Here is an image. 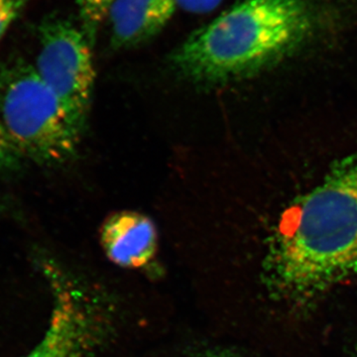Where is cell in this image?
I'll return each instance as SVG.
<instances>
[{"instance_id":"obj_12","label":"cell","mask_w":357,"mask_h":357,"mask_svg":"<svg viewBox=\"0 0 357 357\" xmlns=\"http://www.w3.org/2000/svg\"><path fill=\"white\" fill-rule=\"evenodd\" d=\"M206 357H238L236 356H231V354H213V356H208Z\"/></svg>"},{"instance_id":"obj_11","label":"cell","mask_w":357,"mask_h":357,"mask_svg":"<svg viewBox=\"0 0 357 357\" xmlns=\"http://www.w3.org/2000/svg\"><path fill=\"white\" fill-rule=\"evenodd\" d=\"M178 8L194 14L210 13L215 10L222 0H175Z\"/></svg>"},{"instance_id":"obj_5","label":"cell","mask_w":357,"mask_h":357,"mask_svg":"<svg viewBox=\"0 0 357 357\" xmlns=\"http://www.w3.org/2000/svg\"><path fill=\"white\" fill-rule=\"evenodd\" d=\"M39 34L35 69L84 130L96 76L91 41L83 29L64 18L45 20Z\"/></svg>"},{"instance_id":"obj_3","label":"cell","mask_w":357,"mask_h":357,"mask_svg":"<svg viewBox=\"0 0 357 357\" xmlns=\"http://www.w3.org/2000/svg\"><path fill=\"white\" fill-rule=\"evenodd\" d=\"M0 121L21 154L37 163L63 165L76 157L83 129L34 66L0 68Z\"/></svg>"},{"instance_id":"obj_6","label":"cell","mask_w":357,"mask_h":357,"mask_svg":"<svg viewBox=\"0 0 357 357\" xmlns=\"http://www.w3.org/2000/svg\"><path fill=\"white\" fill-rule=\"evenodd\" d=\"M105 255L114 264L129 269L147 265L157 250L153 222L136 211H121L105 220L100 231Z\"/></svg>"},{"instance_id":"obj_1","label":"cell","mask_w":357,"mask_h":357,"mask_svg":"<svg viewBox=\"0 0 357 357\" xmlns=\"http://www.w3.org/2000/svg\"><path fill=\"white\" fill-rule=\"evenodd\" d=\"M357 278V159L335 169L282 218L264 262L276 299L309 304Z\"/></svg>"},{"instance_id":"obj_7","label":"cell","mask_w":357,"mask_h":357,"mask_svg":"<svg viewBox=\"0 0 357 357\" xmlns=\"http://www.w3.org/2000/svg\"><path fill=\"white\" fill-rule=\"evenodd\" d=\"M178 8L175 0H116L107 20L114 48H132L158 35Z\"/></svg>"},{"instance_id":"obj_13","label":"cell","mask_w":357,"mask_h":357,"mask_svg":"<svg viewBox=\"0 0 357 357\" xmlns=\"http://www.w3.org/2000/svg\"><path fill=\"white\" fill-rule=\"evenodd\" d=\"M356 357H357V354H356Z\"/></svg>"},{"instance_id":"obj_9","label":"cell","mask_w":357,"mask_h":357,"mask_svg":"<svg viewBox=\"0 0 357 357\" xmlns=\"http://www.w3.org/2000/svg\"><path fill=\"white\" fill-rule=\"evenodd\" d=\"M22 157L0 121V172L15 170L20 166Z\"/></svg>"},{"instance_id":"obj_4","label":"cell","mask_w":357,"mask_h":357,"mask_svg":"<svg viewBox=\"0 0 357 357\" xmlns=\"http://www.w3.org/2000/svg\"><path fill=\"white\" fill-rule=\"evenodd\" d=\"M53 307L49 328L36 347L22 357H88L109 333L103 307L51 261H44Z\"/></svg>"},{"instance_id":"obj_2","label":"cell","mask_w":357,"mask_h":357,"mask_svg":"<svg viewBox=\"0 0 357 357\" xmlns=\"http://www.w3.org/2000/svg\"><path fill=\"white\" fill-rule=\"evenodd\" d=\"M316 24L312 0H241L192 33L171 63L192 83H225L291 55Z\"/></svg>"},{"instance_id":"obj_8","label":"cell","mask_w":357,"mask_h":357,"mask_svg":"<svg viewBox=\"0 0 357 357\" xmlns=\"http://www.w3.org/2000/svg\"><path fill=\"white\" fill-rule=\"evenodd\" d=\"M116 0H76L81 15L82 29L86 33L91 43L96 38L98 26L107 18L112 6Z\"/></svg>"},{"instance_id":"obj_10","label":"cell","mask_w":357,"mask_h":357,"mask_svg":"<svg viewBox=\"0 0 357 357\" xmlns=\"http://www.w3.org/2000/svg\"><path fill=\"white\" fill-rule=\"evenodd\" d=\"M25 0H0V39L20 16Z\"/></svg>"}]
</instances>
